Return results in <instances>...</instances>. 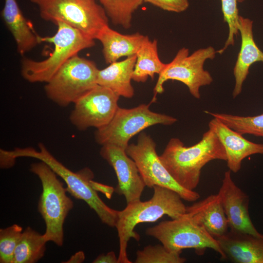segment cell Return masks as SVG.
I'll use <instances>...</instances> for the list:
<instances>
[{"mask_svg": "<svg viewBox=\"0 0 263 263\" xmlns=\"http://www.w3.org/2000/svg\"><path fill=\"white\" fill-rule=\"evenodd\" d=\"M94 186L97 191H99L101 192L109 199L111 198L113 192L114 191V188L112 187L108 186L95 181H94Z\"/></svg>", "mask_w": 263, "mask_h": 263, "instance_id": "obj_31", "label": "cell"}, {"mask_svg": "<svg viewBox=\"0 0 263 263\" xmlns=\"http://www.w3.org/2000/svg\"><path fill=\"white\" fill-rule=\"evenodd\" d=\"M230 170L225 172L218 193L230 230L262 236L253 224L249 213L248 195L232 179Z\"/></svg>", "mask_w": 263, "mask_h": 263, "instance_id": "obj_14", "label": "cell"}, {"mask_svg": "<svg viewBox=\"0 0 263 263\" xmlns=\"http://www.w3.org/2000/svg\"><path fill=\"white\" fill-rule=\"evenodd\" d=\"M136 55L132 75V80L135 82H145L149 77L153 79L154 75H159L166 66L159 57L156 39L151 40L147 37Z\"/></svg>", "mask_w": 263, "mask_h": 263, "instance_id": "obj_22", "label": "cell"}, {"mask_svg": "<svg viewBox=\"0 0 263 263\" xmlns=\"http://www.w3.org/2000/svg\"><path fill=\"white\" fill-rule=\"evenodd\" d=\"M205 112L242 135L249 134L263 137V113L244 116L207 111Z\"/></svg>", "mask_w": 263, "mask_h": 263, "instance_id": "obj_24", "label": "cell"}, {"mask_svg": "<svg viewBox=\"0 0 263 263\" xmlns=\"http://www.w3.org/2000/svg\"><path fill=\"white\" fill-rule=\"evenodd\" d=\"M55 24L57 29L54 35L40 37L41 42H47L54 45L50 56L41 61L27 57L21 59V76L30 83H47L69 59L95 45L94 39L80 31L61 21Z\"/></svg>", "mask_w": 263, "mask_h": 263, "instance_id": "obj_4", "label": "cell"}, {"mask_svg": "<svg viewBox=\"0 0 263 263\" xmlns=\"http://www.w3.org/2000/svg\"><path fill=\"white\" fill-rule=\"evenodd\" d=\"M159 156L174 180L189 190H194L198 185L201 170L207 163L214 160H227L223 145L210 129L199 142L190 147L185 146L178 138H171Z\"/></svg>", "mask_w": 263, "mask_h": 263, "instance_id": "obj_1", "label": "cell"}, {"mask_svg": "<svg viewBox=\"0 0 263 263\" xmlns=\"http://www.w3.org/2000/svg\"><path fill=\"white\" fill-rule=\"evenodd\" d=\"M181 252L169 250L162 244L149 245L136 252L135 263H183L186 259Z\"/></svg>", "mask_w": 263, "mask_h": 263, "instance_id": "obj_26", "label": "cell"}, {"mask_svg": "<svg viewBox=\"0 0 263 263\" xmlns=\"http://www.w3.org/2000/svg\"><path fill=\"white\" fill-rule=\"evenodd\" d=\"M186 213L203 225L216 239L228 231L227 220L218 193L186 207Z\"/></svg>", "mask_w": 263, "mask_h": 263, "instance_id": "obj_19", "label": "cell"}, {"mask_svg": "<svg viewBox=\"0 0 263 263\" xmlns=\"http://www.w3.org/2000/svg\"><path fill=\"white\" fill-rule=\"evenodd\" d=\"M153 194L149 200H141L127 204L122 210H118L116 227L119 238L118 263H132L127 255L130 239L138 241L139 235L134 231L137 225L154 222L168 215L171 219L182 217L186 213V206L180 195L167 188L154 186Z\"/></svg>", "mask_w": 263, "mask_h": 263, "instance_id": "obj_2", "label": "cell"}, {"mask_svg": "<svg viewBox=\"0 0 263 263\" xmlns=\"http://www.w3.org/2000/svg\"><path fill=\"white\" fill-rule=\"evenodd\" d=\"M98 70L93 61L76 55L66 61L46 83V95L61 107L74 104L98 85Z\"/></svg>", "mask_w": 263, "mask_h": 263, "instance_id": "obj_7", "label": "cell"}, {"mask_svg": "<svg viewBox=\"0 0 263 263\" xmlns=\"http://www.w3.org/2000/svg\"><path fill=\"white\" fill-rule=\"evenodd\" d=\"M253 21L240 16L239 30L241 36V45L233 68L235 83L233 91V98L242 92L243 85L250 66L255 62H263V52L256 44L253 33Z\"/></svg>", "mask_w": 263, "mask_h": 263, "instance_id": "obj_17", "label": "cell"}, {"mask_svg": "<svg viewBox=\"0 0 263 263\" xmlns=\"http://www.w3.org/2000/svg\"><path fill=\"white\" fill-rule=\"evenodd\" d=\"M98 1L112 23L125 29L131 27L133 14L144 2L143 0H98Z\"/></svg>", "mask_w": 263, "mask_h": 263, "instance_id": "obj_25", "label": "cell"}, {"mask_svg": "<svg viewBox=\"0 0 263 263\" xmlns=\"http://www.w3.org/2000/svg\"><path fill=\"white\" fill-rule=\"evenodd\" d=\"M146 234L159 240L171 251L182 252L186 248L199 251L209 248L225 259L217 240L186 213L180 218L162 221L147 228Z\"/></svg>", "mask_w": 263, "mask_h": 263, "instance_id": "obj_10", "label": "cell"}, {"mask_svg": "<svg viewBox=\"0 0 263 263\" xmlns=\"http://www.w3.org/2000/svg\"><path fill=\"white\" fill-rule=\"evenodd\" d=\"M156 145L151 137L141 132L136 144H129L127 154L134 160L146 186L153 188L158 186L177 192L186 201L194 202L200 195L194 190L181 186L165 167L156 150Z\"/></svg>", "mask_w": 263, "mask_h": 263, "instance_id": "obj_11", "label": "cell"}, {"mask_svg": "<svg viewBox=\"0 0 263 263\" xmlns=\"http://www.w3.org/2000/svg\"><path fill=\"white\" fill-rule=\"evenodd\" d=\"M47 241L31 227L23 231L14 251L13 263H35L44 255Z\"/></svg>", "mask_w": 263, "mask_h": 263, "instance_id": "obj_23", "label": "cell"}, {"mask_svg": "<svg viewBox=\"0 0 263 263\" xmlns=\"http://www.w3.org/2000/svg\"><path fill=\"white\" fill-rule=\"evenodd\" d=\"M150 105L142 104L130 109L118 107L111 121L96 129V143L126 149L131 138L144 129L157 124L170 125L177 121L173 116L151 111Z\"/></svg>", "mask_w": 263, "mask_h": 263, "instance_id": "obj_8", "label": "cell"}, {"mask_svg": "<svg viewBox=\"0 0 263 263\" xmlns=\"http://www.w3.org/2000/svg\"><path fill=\"white\" fill-rule=\"evenodd\" d=\"M4 0L2 19L14 38L17 52L23 56L41 43L40 36L23 15L17 0Z\"/></svg>", "mask_w": 263, "mask_h": 263, "instance_id": "obj_18", "label": "cell"}, {"mask_svg": "<svg viewBox=\"0 0 263 263\" xmlns=\"http://www.w3.org/2000/svg\"><path fill=\"white\" fill-rule=\"evenodd\" d=\"M85 259L84 253L80 251L75 253L72 256L71 258L65 263H81L84 262Z\"/></svg>", "mask_w": 263, "mask_h": 263, "instance_id": "obj_32", "label": "cell"}, {"mask_svg": "<svg viewBox=\"0 0 263 263\" xmlns=\"http://www.w3.org/2000/svg\"><path fill=\"white\" fill-rule=\"evenodd\" d=\"M37 6L42 19L56 24L64 22L87 35L96 38L109 25V18L95 0H30Z\"/></svg>", "mask_w": 263, "mask_h": 263, "instance_id": "obj_6", "label": "cell"}, {"mask_svg": "<svg viewBox=\"0 0 263 263\" xmlns=\"http://www.w3.org/2000/svg\"><path fill=\"white\" fill-rule=\"evenodd\" d=\"M22 227L14 224L0 229V263H13L14 251L22 235Z\"/></svg>", "mask_w": 263, "mask_h": 263, "instance_id": "obj_28", "label": "cell"}, {"mask_svg": "<svg viewBox=\"0 0 263 263\" xmlns=\"http://www.w3.org/2000/svg\"><path fill=\"white\" fill-rule=\"evenodd\" d=\"M38 150L31 147L17 148L7 151L8 157L15 161L18 157H25L38 159L47 164L67 185V192L73 197L84 201L94 210L101 222L109 226L115 227L118 210L107 206L98 196L94 186V174L88 168L74 172L58 161L41 143L38 145Z\"/></svg>", "mask_w": 263, "mask_h": 263, "instance_id": "obj_3", "label": "cell"}, {"mask_svg": "<svg viewBox=\"0 0 263 263\" xmlns=\"http://www.w3.org/2000/svg\"><path fill=\"white\" fill-rule=\"evenodd\" d=\"M93 263H118V257L113 251L106 254L103 253L98 256L93 262Z\"/></svg>", "mask_w": 263, "mask_h": 263, "instance_id": "obj_30", "label": "cell"}, {"mask_svg": "<svg viewBox=\"0 0 263 263\" xmlns=\"http://www.w3.org/2000/svg\"><path fill=\"white\" fill-rule=\"evenodd\" d=\"M244 0H221L224 21L228 26V35L224 47L217 51L222 54L230 46L235 43V38L239 34V18L238 5Z\"/></svg>", "mask_w": 263, "mask_h": 263, "instance_id": "obj_27", "label": "cell"}, {"mask_svg": "<svg viewBox=\"0 0 263 263\" xmlns=\"http://www.w3.org/2000/svg\"><path fill=\"white\" fill-rule=\"evenodd\" d=\"M30 170L38 177L42 185L38 210L46 225L44 236L47 242H52L61 246L64 240L63 225L73 208V202L67 196V188L58 175L45 163L40 161L33 163Z\"/></svg>", "mask_w": 263, "mask_h": 263, "instance_id": "obj_5", "label": "cell"}, {"mask_svg": "<svg viewBox=\"0 0 263 263\" xmlns=\"http://www.w3.org/2000/svg\"><path fill=\"white\" fill-rule=\"evenodd\" d=\"M217 240L225 259L236 263H263V236L230 229Z\"/></svg>", "mask_w": 263, "mask_h": 263, "instance_id": "obj_16", "label": "cell"}, {"mask_svg": "<svg viewBox=\"0 0 263 263\" xmlns=\"http://www.w3.org/2000/svg\"><path fill=\"white\" fill-rule=\"evenodd\" d=\"M136 60V55H134L99 69L97 84L110 89L119 96L132 97L134 91L131 80Z\"/></svg>", "mask_w": 263, "mask_h": 263, "instance_id": "obj_21", "label": "cell"}, {"mask_svg": "<svg viewBox=\"0 0 263 263\" xmlns=\"http://www.w3.org/2000/svg\"><path fill=\"white\" fill-rule=\"evenodd\" d=\"M119 97L110 89L97 85L75 102L70 115L71 123L79 131L106 126L119 107Z\"/></svg>", "mask_w": 263, "mask_h": 263, "instance_id": "obj_12", "label": "cell"}, {"mask_svg": "<svg viewBox=\"0 0 263 263\" xmlns=\"http://www.w3.org/2000/svg\"><path fill=\"white\" fill-rule=\"evenodd\" d=\"M100 154L113 169L118 181L114 191L123 195L127 204L140 200L146 187L134 160L126 149L111 145L102 146Z\"/></svg>", "mask_w": 263, "mask_h": 263, "instance_id": "obj_13", "label": "cell"}, {"mask_svg": "<svg viewBox=\"0 0 263 263\" xmlns=\"http://www.w3.org/2000/svg\"><path fill=\"white\" fill-rule=\"evenodd\" d=\"M208 127L223 145L226 154L227 166L231 171L238 172L243 160L246 157L256 154H263V144L247 140L219 120L212 119L208 123Z\"/></svg>", "mask_w": 263, "mask_h": 263, "instance_id": "obj_15", "label": "cell"}, {"mask_svg": "<svg viewBox=\"0 0 263 263\" xmlns=\"http://www.w3.org/2000/svg\"><path fill=\"white\" fill-rule=\"evenodd\" d=\"M144 2L151 3L164 10L181 13L186 11L189 6L188 0H143Z\"/></svg>", "mask_w": 263, "mask_h": 263, "instance_id": "obj_29", "label": "cell"}, {"mask_svg": "<svg viewBox=\"0 0 263 263\" xmlns=\"http://www.w3.org/2000/svg\"><path fill=\"white\" fill-rule=\"evenodd\" d=\"M216 53L212 46L199 49L191 55L188 48L179 49L172 61L166 64L159 75L154 88V96L163 93L164 84L171 80L183 83L194 97L200 98V88L209 85L213 81L209 72L204 68L205 62L207 59H213Z\"/></svg>", "mask_w": 263, "mask_h": 263, "instance_id": "obj_9", "label": "cell"}, {"mask_svg": "<svg viewBox=\"0 0 263 263\" xmlns=\"http://www.w3.org/2000/svg\"><path fill=\"white\" fill-rule=\"evenodd\" d=\"M147 37L139 33L122 34L107 25L99 32L96 39L102 44L106 63L111 64L122 57L136 55Z\"/></svg>", "mask_w": 263, "mask_h": 263, "instance_id": "obj_20", "label": "cell"}]
</instances>
